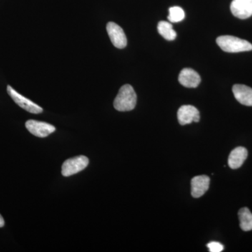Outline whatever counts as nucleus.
<instances>
[{
  "mask_svg": "<svg viewBox=\"0 0 252 252\" xmlns=\"http://www.w3.org/2000/svg\"><path fill=\"white\" fill-rule=\"evenodd\" d=\"M177 118L180 125L185 126L200 121V112L192 105H183L177 112Z\"/></svg>",
  "mask_w": 252,
  "mask_h": 252,
  "instance_id": "0eeeda50",
  "label": "nucleus"
},
{
  "mask_svg": "<svg viewBox=\"0 0 252 252\" xmlns=\"http://www.w3.org/2000/svg\"><path fill=\"white\" fill-rule=\"evenodd\" d=\"M89 163V160L85 156H79L67 159L63 162L62 174L64 177L75 175L84 170Z\"/></svg>",
  "mask_w": 252,
  "mask_h": 252,
  "instance_id": "7ed1b4c3",
  "label": "nucleus"
},
{
  "mask_svg": "<svg viewBox=\"0 0 252 252\" xmlns=\"http://www.w3.org/2000/svg\"><path fill=\"white\" fill-rule=\"evenodd\" d=\"M240 226L244 231L252 230V213L248 207L240 209L238 212Z\"/></svg>",
  "mask_w": 252,
  "mask_h": 252,
  "instance_id": "ddd939ff",
  "label": "nucleus"
},
{
  "mask_svg": "<svg viewBox=\"0 0 252 252\" xmlns=\"http://www.w3.org/2000/svg\"><path fill=\"white\" fill-rule=\"evenodd\" d=\"M136 104L137 94L133 88L129 84L123 86L114 99V108L119 112H128L135 109Z\"/></svg>",
  "mask_w": 252,
  "mask_h": 252,
  "instance_id": "f257e3e1",
  "label": "nucleus"
},
{
  "mask_svg": "<svg viewBox=\"0 0 252 252\" xmlns=\"http://www.w3.org/2000/svg\"><path fill=\"white\" fill-rule=\"evenodd\" d=\"M210 179L208 176H195L191 180V195L193 198H198L203 196L208 190Z\"/></svg>",
  "mask_w": 252,
  "mask_h": 252,
  "instance_id": "1a4fd4ad",
  "label": "nucleus"
},
{
  "mask_svg": "<svg viewBox=\"0 0 252 252\" xmlns=\"http://www.w3.org/2000/svg\"><path fill=\"white\" fill-rule=\"evenodd\" d=\"M200 81H201V78L198 73L191 68H185L181 71L179 75V82L185 87H198Z\"/></svg>",
  "mask_w": 252,
  "mask_h": 252,
  "instance_id": "9d476101",
  "label": "nucleus"
},
{
  "mask_svg": "<svg viewBox=\"0 0 252 252\" xmlns=\"http://www.w3.org/2000/svg\"><path fill=\"white\" fill-rule=\"evenodd\" d=\"M235 99L243 105L252 106V89L243 84H235L233 87Z\"/></svg>",
  "mask_w": 252,
  "mask_h": 252,
  "instance_id": "9b49d317",
  "label": "nucleus"
},
{
  "mask_svg": "<svg viewBox=\"0 0 252 252\" xmlns=\"http://www.w3.org/2000/svg\"><path fill=\"white\" fill-rule=\"evenodd\" d=\"M169 11H170V14H169L167 18H168L170 22L179 23L185 19V11L180 6H172V7L170 8Z\"/></svg>",
  "mask_w": 252,
  "mask_h": 252,
  "instance_id": "2eb2a0df",
  "label": "nucleus"
},
{
  "mask_svg": "<svg viewBox=\"0 0 252 252\" xmlns=\"http://www.w3.org/2000/svg\"><path fill=\"white\" fill-rule=\"evenodd\" d=\"M26 127L33 135L41 138L47 137L56 130V127L51 124L35 120L28 121Z\"/></svg>",
  "mask_w": 252,
  "mask_h": 252,
  "instance_id": "423d86ee",
  "label": "nucleus"
},
{
  "mask_svg": "<svg viewBox=\"0 0 252 252\" xmlns=\"http://www.w3.org/2000/svg\"><path fill=\"white\" fill-rule=\"evenodd\" d=\"M230 11L235 17L246 19L252 16V0H233Z\"/></svg>",
  "mask_w": 252,
  "mask_h": 252,
  "instance_id": "6e6552de",
  "label": "nucleus"
},
{
  "mask_svg": "<svg viewBox=\"0 0 252 252\" xmlns=\"http://www.w3.org/2000/svg\"><path fill=\"white\" fill-rule=\"evenodd\" d=\"M7 92L10 97L13 99V100L18 104L21 108L25 109L27 112L32 113V114H40L43 112V109L39 105L26 98L24 96L18 94L17 91H15L11 86H7Z\"/></svg>",
  "mask_w": 252,
  "mask_h": 252,
  "instance_id": "20e7f679",
  "label": "nucleus"
},
{
  "mask_svg": "<svg viewBox=\"0 0 252 252\" xmlns=\"http://www.w3.org/2000/svg\"><path fill=\"white\" fill-rule=\"evenodd\" d=\"M107 31L113 45L118 49H124L127 46V38L125 32L119 25L109 22L107 25Z\"/></svg>",
  "mask_w": 252,
  "mask_h": 252,
  "instance_id": "39448f33",
  "label": "nucleus"
},
{
  "mask_svg": "<svg viewBox=\"0 0 252 252\" xmlns=\"http://www.w3.org/2000/svg\"><path fill=\"white\" fill-rule=\"evenodd\" d=\"M248 157V152L245 147H237L230 152L228 157V165L233 170L238 169L243 165Z\"/></svg>",
  "mask_w": 252,
  "mask_h": 252,
  "instance_id": "f8f14e48",
  "label": "nucleus"
},
{
  "mask_svg": "<svg viewBox=\"0 0 252 252\" xmlns=\"http://www.w3.org/2000/svg\"><path fill=\"white\" fill-rule=\"evenodd\" d=\"M158 31L159 34L168 41L175 40L177 37V33L174 31L172 25L166 21H160L158 24Z\"/></svg>",
  "mask_w": 252,
  "mask_h": 252,
  "instance_id": "4468645a",
  "label": "nucleus"
},
{
  "mask_svg": "<svg viewBox=\"0 0 252 252\" xmlns=\"http://www.w3.org/2000/svg\"><path fill=\"white\" fill-rule=\"evenodd\" d=\"M207 248L210 252H220L223 251L224 247L222 244L217 242H211L207 245Z\"/></svg>",
  "mask_w": 252,
  "mask_h": 252,
  "instance_id": "dca6fc26",
  "label": "nucleus"
},
{
  "mask_svg": "<svg viewBox=\"0 0 252 252\" xmlns=\"http://www.w3.org/2000/svg\"><path fill=\"white\" fill-rule=\"evenodd\" d=\"M4 219H3V217H1V215H0V228H1V227L4 226Z\"/></svg>",
  "mask_w": 252,
  "mask_h": 252,
  "instance_id": "f3484780",
  "label": "nucleus"
},
{
  "mask_svg": "<svg viewBox=\"0 0 252 252\" xmlns=\"http://www.w3.org/2000/svg\"><path fill=\"white\" fill-rule=\"evenodd\" d=\"M219 46L228 53H239L252 50V44L248 41L230 35L219 36L217 39Z\"/></svg>",
  "mask_w": 252,
  "mask_h": 252,
  "instance_id": "f03ea898",
  "label": "nucleus"
}]
</instances>
